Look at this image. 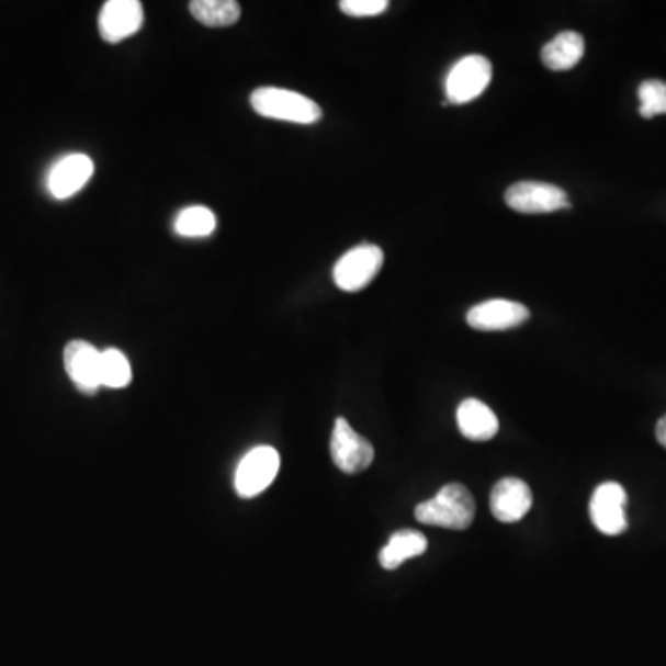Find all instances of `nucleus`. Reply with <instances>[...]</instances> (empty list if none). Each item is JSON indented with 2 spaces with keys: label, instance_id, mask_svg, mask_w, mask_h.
<instances>
[{
  "label": "nucleus",
  "instance_id": "nucleus-13",
  "mask_svg": "<svg viewBox=\"0 0 666 666\" xmlns=\"http://www.w3.org/2000/svg\"><path fill=\"white\" fill-rule=\"evenodd\" d=\"M533 506L530 487L519 478L500 479L490 493V511L496 520L513 524L524 519Z\"/></svg>",
  "mask_w": 666,
  "mask_h": 666
},
{
  "label": "nucleus",
  "instance_id": "nucleus-9",
  "mask_svg": "<svg viewBox=\"0 0 666 666\" xmlns=\"http://www.w3.org/2000/svg\"><path fill=\"white\" fill-rule=\"evenodd\" d=\"M93 171V160L89 156H86V154H67L64 158H59L48 171V193L56 201L71 199L91 180Z\"/></svg>",
  "mask_w": 666,
  "mask_h": 666
},
{
  "label": "nucleus",
  "instance_id": "nucleus-5",
  "mask_svg": "<svg viewBox=\"0 0 666 666\" xmlns=\"http://www.w3.org/2000/svg\"><path fill=\"white\" fill-rule=\"evenodd\" d=\"M280 471V454L272 447L250 450L236 472V490L242 498H253L271 487Z\"/></svg>",
  "mask_w": 666,
  "mask_h": 666
},
{
  "label": "nucleus",
  "instance_id": "nucleus-8",
  "mask_svg": "<svg viewBox=\"0 0 666 666\" xmlns=\"http://www.w3.org/2000/svg\"><path fill=\"white\" fill-rule=\"evenodd\" d=\"M625 504L628 495L622 485L614 482L601 484L590 498V520L595 522L596 530L606 535H619L625 531Z\"/></svg>",
  "mask_w": 666,
  "mask_h": 666
},
{
  "label": "nucleus",
  "instance_id": "nucleus-3",
  "mask_svg": "<svg viewBox=\"0 0 666 666\" xmlns=\"http://www.w3.org/2000/svg\"><path fill=\"white\" fill-rule=\"evenodd\" d=\"M493 78V66L489 59L479 54H471L461 58L444 80L447 102L449 104H466L478 99L485 89L489 88Z\"/></svg>",
  "mask_w": 666,
  "mask_h": 666
},
{
  "label": "nucleus",
  "instance_id": "nucleus-14",
  "mask_svg": "<svg viewBox=\"0 0 666 666\" xmlns=\"http://www.w3.org/2000/svg\"><path fill=\"white\" fill-rule=\"evenodd\" d=\"M458 426L469 441H489L498 433V417L487 404L466 398L458 407Z\"/></svg>",
  "mask_w": 666,
  "mask_h": 666
},
{
  "label": "nucleus",
  "instance_id": "nucleus-11",
  "mask_svg": "<svg viewBox=\"0 0 666 666\" xmlns=\"http://www.w3.org/2000/svg\"><path fill=\"white\" fill-rule=\"evenodd\" d=\"M143 19L145 15L139 0H110L99 15V32L104 42H123L139 32Z\"/></svg>",
  "mask_w": 666,
  "mask_h": 666
},
{
  "label": "nucleus",
  "instance_id": "nucleus-17",
  "mask_svg": "<svg viewBox=\"0 0 666 666\" xmlns=\"http://www.w3.org/2000/svg\"><path fill=\"white\" fill-rule=\"evenodd\" d=\"M189 12L199 23L212 29L232 26L241 18V7L234 0H193Z\"/></svg>",
  "mask_w": 666,
  "mask_h": 666
},
{
  "label": "nucleus",
  "instance_id": "nucleus-21",
  "mask_svg": "<svg viewBox=\"0 0 666 666\" xmlns=\"http://www.w3.org/2000/svg\"><path fill=\"white\" fill-rule=\"evenodd\" d=\"M342 13H347L350 18H372L380 15L390 8L387 0H342L339 2Z\"/></svg>",
  "mask_w": 666,
  "mask_h": 666
},
{
  "label": "nucleus",
  "instance_id": "nucleus-20",
  "mask_svg": "<svg viewBox=\"0 0 666 666\" xmlns=\"http://www.w3.org/2000/svg\"><path fill=\"white\" fill-rule=\"evenodd\" d=\"M639 101L641 117L654 118L666 115V82L663 80H646L639 86Z\"/></svg>",
  "mask_w": 666,
  "mask_h": 666
},
{
  "label": "nucleus",
  "instance_id": "nucleus-4",
  "mask_svg": "<svg viewBox=\"0 0 666 666\" xmlns=\"http://www.w3.org/2000/svg\"><path fill=\"white\" fill-rule=\"evenodd\" d=\"M384 266V252L376 245H360L345 253L334 267V282L347 293L365 290Z\"/></svg>",
  "mask_w": 666,
  "mask_h": 666
},
{
  "label": "nucleus",
  "instance_id": "nucleus-1",
  "mask_svg": "<svg viewBox=\"0 0 666 666\" xmlns=\"http://www.w3.org/2000/svg\"><path fill=\"white\" fill-rule=\"evenodd\" d=\"M420 524L437 526L447 530H466L476 517V504L465 485H444L430 500L422 501L415 509Z\"/></svg>",
  "mask_w": 666,
  "mask_h": 666
},
{
  "label": "nucleus",
  "instance_id": "nucleus-2",
  "mask_svg": "<svg viewBox=\"0 0 666 666\" xmlns=\"http://www.w3.org/2000/svg\"><path fill=\"white\" fill-rule=\"evenodd\" d=\"M250 104L253 112L261 117L276 118L285 123L313 124L323 117V110L317 102L290 89H256L250 94Z\"/></svg>",
  "mask_w": 666,
  "mask_h": 666
},
{
  "label": "nucleus",
  "instance_id": "nucleus-18",
  "mask_svg": "<svg viewBox=\"0 0 666 666\" xmlns=\"http://www.w3.org/2000/svg\"><path fill=\"white\" fill-rule=\"evenodd\" d=\"M215 228H217V218L206 206L185 207L183 212L178 213L174 221V232L182 237L212 236Z\"/></svg>",
  "mask_w": 666,
  "mask_h": 666
},
{
  "label": "nucleus",
  "instance_id": "nucleus-12",
  "mask_svg": "<svg viewBox=\"0 0 666 666\" xmlns=\"http://www.w3.org/2000/svg\"><path fill=\"white\" fill-rule=\"evenodd\" d=\"M101 354L88 341H71L64 350V365L72 384L83 395H93L101 385Z\"/></svg>",
  "mask_w": 666,
  "mask_h": 666
},
{
  "label": "nucleus",
  "instance_id": "nucleus-6",
  "mask_svg": "<svg viewBox=\"0 0 666 666\" xmlns=\"http://www.w3.org/2000/svg\"><path fill=\"white\" fill-rule=\"evenodd\" d=\"M331 460L345 474H360L366 471L374 461V449L365 437L348 425L345 419H337L330 441Z\"/></svg>",
  "mask_w": 666,
  "mask_h": 666
},
{
  "label": "nucleus",
  "instance_id": "nucleus-10",
  "mask_svg": "<svg viewBox=\"0 0 666 666\" xmlns=\"http://www.w3.org/2000/svg\"><path fill=\"white\" fill-rule=\"evenodd\" d=\"M528 319H530V309L524 304L504 301V298L482 302L466 313L469 326L479 331L511 330L524 325Z\"/></svg>",
  "mask_w": 666,
  "mask_h": 666
},
{
  "label": "nucleus",
  "instance_id": "nucleus-7",
  "mask_svg": "<svg viewBox=\"0 0 666 666\" xmlns=\"http://www.w3.org/2000/svg\"><path fill=\"white\" fill-rule=\"evenodd\" d=\"M507 206L515 212L535 215V213L560 212L571 207L568 195L554 183L519 182L507 189Z\"/></svg>",
  "mask_w": 666,
  "mask_h": 666
},
{
  "label": "nucleus",
  "instance_id": "nucleus-22",
  "mask_svg": "<svg viewBox=\"0 0 666 666\" xmlns=\"http://www.w3.org/2000/svg\"><path fill=\"white\" fill-rule=\"evenodd\" d=\"M655 436H657V441L663 444L666 449V415L663 419L657 422V428H655Z\"/></svg>",
  "mask_w": 666,
  "mask_h": 666
},
{
  "label": "nucleus",
  "instance_id": "nucleus-15",
  "mask_svg": "<svg viewBox=\"0 0 666 666\" xmlns=\"http://www.w3.org/2000/svg\"><path fill=\"white\" fill-rule=\"evenodd\" d=\"M584 53V37L579 36L578 32H561L544 45L541 58L550 71H568L578 66Z\"/></svg>",
  "mask_w": 666,
  "mask_h": 666
},
{
  "label": "nucleus",
  "instance_id": "nucleus-16",
  "mask_svg": "<svg viewBox=\"0 0 666 666\" xmlns=\"http://www.w3.org/2000/svg\"><path fill=\"white\" fill-rule=\"evenodd\" d=\"M426 549H428V541L420 531H396L395 535L391 537L387 546L380 552V565L384 566L385 571H395L407 560H414V557L425 554Z\"/></svg>",
  "mask_w": 666,
  "mask_h": 666
},
{
  "label": "nucleus",
  "instance_id": "nucleus-19",
  "mask_svg": "<svg viewBox=\"0 0 666 666\" xmlns=\"http://www.w3.org/2000/svg\"><path fill=\"white\" fill-rule=\"evenodd\" d=\"M132 382V366L128 358L117 350L108 348L101 354V385L110 390H123Z\"/></svg>",
  "mask_w": 666,
  "mask_h": 666
}]
</instances>
